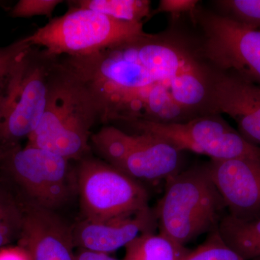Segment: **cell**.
<instances>
[{
  "label": "cell",
  "mask_w": 260,
  "mask_h": 260,
  "mask_svg": "<svg viewBox=\"0 0 260 260\" xmlns=\"http://www.w3.org/2000/svg\"><path fill=\"white\" fill-rule=\"evenodd\" d=\"M3 80H2V81H0V86H1V84H2V82H3Z\"/></svg>",
  "instance_id": "obj_26"
},
{
  "label": "cell",
  "mask_w": 260,
  "mask_h": 260,
  "mask_svg": "<svg viewBox=\"0 0 260 260\" xmlns=\"http://www.w3.org/2000/svg\"><path fill=\"white\" fill-rule=\"evenodd\" d=\"M5 208H2V207H0V213H1V212L3 211V210H4Z\"/></svg>",
  "instance_id": "obj_25"
},
{
  "label": "cell",
  "mask_w": 260,
  "mask_h": 260,
  "mask_svg": "<svg viewBox=\"0 0 260 260\" xmlns=\"http://www.w3.org/2000/svg\"><path fill=\"white\" fill-rule=\"evenodd\" d=\"M218 232L224 242L244 260L260 258V218L242 220L226 214Z\"/></svg>",
  "instance_id": "obj_15"
},
{
  "label": "cell",
  "mask_w": 260,
  "mask_h": 260,
  "mask_svg": "<svg viewBox=\"0 0 260 260\" xmlns=\"http://www.w3.org/2000/svg\"><path fill=\"white\" fill-rule=\"evenodd\" d=\"M189 18L202 32L197 44L210 68L260 86V30L200 5Z\"/></svg>",
  "instance_id": "obj_6"
},
{
  "label": "cell",
  "mask_w": 260,
  "mask_h": 260,
  "mask_svg": "<svg viewBox=\"0 0 260 260\" xmlns=\"http://www.w3.org/2000/svg\"><path fill=\"white\" fill-rule=\"evenodd\" d=\"M0 158L30 198V204L54 210L77 190L70 160L49 150L19 145L0 150Z\"/></svg>",
  "instance_id": "obj_9"
},
{
  "label": "cell",
  "mask_w": 260,
  "mask_h": 260,
  "mask_svg": "<svg viewBox=\"0 0 260 260\" xmlns=\"http://www.w3.org/2000/svg\"><path fill=\"white\" fill-rule=\"evenodd\" d=\"M158 228L153 209L150 207L103 221L80 220L72 226L75 247L109 253L129 244L145 233Z\"/></svg>",
  "instance_id": "obj_12"
},
{
  "label": "cell",
  "mask_w": 260,
  "mask_h": 260,
  "mask_svg": "<svg viewBox=\"0 0 260 260\" xmlns=\"http://www.w3.org/2000/svg\"><path fill=\"white\" fill-rule=\"evenodd\" d=\"M197 0H160L156 9L152 10L150 18L159 13H169L173 18L181 15H190L200 5Z\"/></svg>",
  "instance_id": "obj_21"
},
{
  "label": "cell",
  "mask_w": 260,
  "mask_h": 260,
  "mask_svg": "<svg viewBox=\"0 0 260 260\" xmlns=\"http://www.w3.org/2000/svg\"><path fill=\"white\" fill-rule=\"evenodd\" d=\"M0 260H32L28 251L20 247L0 249Z\"/></svg>",
  "instance_id": "obj_23"
},
{
  "label": "cell",
  "mask_w": 260,
  "mask_h": 260,
  "mask_svg": "<svg viewBox=\"0 0 260 260\" xmlns=\"http://www.w3.org/2000/svg\"><path fill=\"white\" fill-rule=\"evenodd\" d=\"M214 3L222 14L260 30V0H220Z\"/></svg>",
  "instance_id": "obj_18"
},
{
  "label": "cell",
  "mask_w": 260,
  "mask_h": 260,
  "mask_svg": "<svg viewBox=\"0 0 260 260\" xmlns=\"http://www.w3.org/2000/svg\"><path fill=\"white\" fill-rule=\"evenodd\" d=\"M124 125L129 127V133H148L179 151L207 155L210 160H260V148L248 141L218 114H207L184 122L136 121Z\"/></svg>",
  "instance_id": "obj_7"
},
{
  "label": "cell",
  "mask_w": 260,
  "mask_h": 260,
  "mask_svg": "<svg viewBox=\"0 0 260 260\" xmlns=\"http://www.w3.org/2000/svg\"><path fill=\"white\" fill-rule=\"evenodd\" d=\"M254 260H260V258H259V259H254Z\"/></svg>",
  "instance_id": "obj_27"
},
{
  "label": "cell",
  "mask_w": 260,
  "mask_h": 260,
  "mask_svg": "<svg viewBox=\"0 0 260 260\" xmlns=\"http://www.w3.org/2000/svg\"><path fill=\"white\" fill-rule=\"evenodd\" d=\"M207 166L229 215L242 220L260 218V160H210Z\"/></svg>",
  "instance_id": "obj_10"
},
{
  "label": "cell",
  "mask_w": 260,
  "mask_h": 260,
  "mask_svg": "<svg viewBox=\"0 0 260 260\" xmlns=\"http://www.w3.org/2000/svg\"><path fill=\"white\" fill-rule=\"evenodd\" d=\"M98 120L99 109L93 93L59 57L51 74L44 115L28 145L68 160H80L90 150V130Z\"/></svg>",
  "instance_id": "obj_2"
},
{
  "label": "cell",
  "mask_w": 260,
  "mask_h": 260,
  "mask_svg": "<svg viewBox=\"0 0 260 260\" xmlns=\"http://www.w3.org/2000/svg\"><path fill=\"white\" fill-rule=\"evenodd\" d=\"M61 60L90 89L103 123H179L213 114V70L179 32H145Z\"/></svg>",
  "instance_id": "obj_1"
},
{
  "label": "cell",
  "mask_w": 260,
  "mask_h": 260,
  "mask_svg": "<svg viewBox=\"0 0 260 260\" xmlns=\"http://www.w3.org/2000/svg\"><path fill=\"white\" fill-rule=\"evenodd\" d=\"M68 4L129 23H143L150 18L152 12L151 2L148 0H79Z\"/></svg>",
  "instance_id": "obj_17"
},
{
  "label": "cell",
  "mask_w": 260,
  "mask_h": 260,
  "mask_svg": "<svg viewBox=\"0 0 260 260\" xmlns=\"http://www.w3.org/2000/svg\"><path fill=\"white\" fill-rule=\"evenodd\" d=\"M75 175L84 219L103 221L149 207L145 186L105 161L85 156Z\"/></svg>",
  "instance_id": "obj_8"
},
{
  "label": "cell",
  "mask_w": 260,
  "mask_h": 260,
  "mask_svg": "<svg viewBox=\"0 0 260 260\" xmlns=\"http://www.w3.org/2000/svg\"><path fill=\"white\" fill-rule=\"evenodd\" d=\"M21 237L32 260H75L72 226L54 210L29 205Z\"/></svg>",
  "instance_id": "obj_14"
},
{
  "label": "cell",
  "mask_w": 260,
  "mask_h": 260,
  "mask_svg": "<svg viewBox=\"0 0 260 260\" xmlns=\"http://www.w3.org/2000/svg\"><path fill=\"white\" fill-rule=\"evenodd\" d=\"M75 260H118L107 253L78 249L75 251Z\"/></svg>",
  "instance_id": "obj_24"
},
{
  "label": "cell",
  "mask_w": 260,
  "mask_h": 260,
  "mask_svg": "<svg viewBox=\"0 0 260 260\" xmlns=\"http://www.w3.org/2000/svg\"><path fill=\"white\" fill-rule=\"evenodd\" d=\"M29 47L23 38L8 47L0 48V81L4 79L17 57Z\"/></svg>",
  "instance_id": "obj_22"
},
{
  "label": "cell",
  "mask_w": 260,
  "mask_h": 260,
  "mask_svg": "<svg viewBox=\"0 0 260 260\" xmlns=\"http://www.w3.org/2000/svg\"><path fill=\"white\" fill-rule=\"evenodd\" d=\"M123 260H184L189 249L161 234L145 233L125 246Z\"/></svg>",
  "instance_id": "obj_16"
},
{
  "label": "cell",
  "mask_w": 260,
  "mask_h": 260,
  "mask_svg": "<svg viewBox=\"0 0 260 260\" xmlns=\"http://www.w3.org/2000/svg\"><path fill=\"white\" fill-rule=\"evenodd\" d=\"M129 133L125 153L116 169L140 183L167 182L181 172L182 152L148 133Z\"/></svg>",
  "instance_id": "obj_13"
},
{
  "label": "cell",
  "mask_w": 260,
  "mask_h": 260,
  "mask_svg": "<svg viewBox=\"0 0 260 260\" xmlns=\"http://www.w3.org/2000/svg\"><path fill=\"white\" fill-rule=\"evenodd\" d=\"M212 70V112L230 116L239 133L260 148L259 85L232 73Z\"/></svg>",
  "instance_id": "obj_11"
},
{
  "label": "cell",
  "mask_w": 260,
  "mask_h": 260,
  "mask_svg": "<svg viewBox=\"0 0 260 260\" xmlns=\"http://www.w3.org/2000/svg\"><path fill=\"white\" fill-rule=\"evenodd\" d=\"M60 0H20L12 8L13 18H31L34 16L51 17Z\"/></svg>",
  "instance_id": "obj_20"
},
{
  "label": "cell",
  "mask_w": 260,
  "mask_h": 260,
  "mask_svg": "<svg viewBox=\"0 0 260 260\" xmlns=\"http://www.w3.org/2000/svg\"><path fill=\"white\" fill-rule=\"evenodd\" d=\"M153 211L159 234L183 246L217 230L228 213L207 164L181 170L167 181Z\"/></svg>",
  "instance_id": "obj_3"
},
{
  "label": "cell",
  "mask_w": 260,
  "mask_h": 260,
  "mask_svg": "<svg viewBox=\"0 0 260 260\" xmlns=\"http://www.w3.org/2000/svg\"><path fill=\"white\" fill-rule=\"evenodd\" d=\"M58 60L42 48L30 46L5 75L0 86V150L18 145L37 129Z\"/></svg>",
  "instance_id": "obj_4"
},
{
  "label": "cell",
  "mask_w": 260,
  "mask_h": 260,
  "mask_svg": "<svg viewBox=\"0 0 260 260\" xmlns=\"http://www.w3.org/2000/svg\"><path fill=\"white\" fill-rule=\"evenodd\" d=\"M184 260H244L223 242L217 230L203 244L189 251Z\"/></svg>",
  "instance_id": "obj_19"
},
{
  "label": "cell",
  "mask_w": 260,
  "mask_h": 260,
  "mask_svg": "<svg viewBox=\"0 0 260 260\" xmlns=\"http://www.w3.org/2000/svg\"><path fill=\"white\" fill-rule=\"evenodd\" d=\"M143 23H129L86 8L70 7L65 13L25 37L49 55L77 57L95 54L144 34Z\"/></svg>",
  "instance_id": "obj_5"
}]
</instances>
